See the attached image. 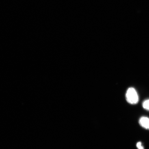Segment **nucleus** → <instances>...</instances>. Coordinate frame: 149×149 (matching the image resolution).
<instances>
[{"mask_svg":"<svg viewBox=\"0 0 149 149\" xmlns=\"http://www.w3.org/2000/svg\"><path fill=\"white\" fill-rule=\"evenodd\" d=\"M142 105L145 109L149 111V99L145 100L143 102Z\"/></svg>","mask_w":149,"mask_h":149,"instance_id":"7ed1b4c3","label":"nucleus"},{"mask_svg":"<svg viewBox=\"0 0 149 149\" xmlns=\"http://www.w3.org/2000/svg\"><path fill=\"white\" fill-rule=\"evenodd\" d=\"M139 123L145 129L149 130V118L148 117H142L139 119Z\"/></svg>","mask_w":149,"mask_h":149,"instance_id":"f03ea898","label":"nucleus"},{"mask_svg":"<svg viewBox=\"0 0 149 149\" xmlns=\"http://www.w3.org/2000/svg\"><path fill=\"white\" fill-rule=\"evenodd\" d=\"M136 146L138 149H144V147L142 146V143L141 142L137 143Z\"/></svg>","mask_w":149,"mask_h":149,"instance_id":"20e7f679","label":"nucleus"},{"mask_svg":"<svg viewBox=\"0 0 149 149\" xmlns=\"http://www.w3.org/2000/svg\"><path fill=\"white\" fill-rule=\"evenodd\" d=\"M127 101L131 104H135L139 102V97L135 89L130 87L128 89L126 94Z\"/></svg>","mask_w":149,"mask_h":149,"instance_id":"f257e3e1","label":"nucleus"}]
</instances>
